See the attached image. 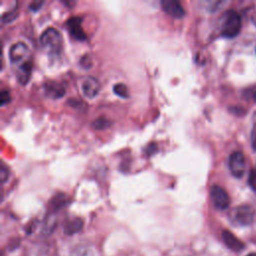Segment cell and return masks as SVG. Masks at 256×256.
<instances>
[{
    "label": "cell",
    "instance_id": "6da1fadb",
    "mask_svg": "<svg viewBox=\"0 0 256 256\" xmlns=\"http://www.w3.org/2000/svg\"><path fill=\"white\" fill-rule=\"evenodd\" d=\"M40 44L43 48H46L50 55L58 56L62 49V36L60 32L53 28H46L39 38Z\"/></svg>",
    "mask_w": 256,
    "mask_h": 256
},
{
    "label": "cell",
    "instance_id": "7a4b0ae2",
    "mask_svg": "<svg viewBox=\"0 0 256 256\" xmlns=\"http://www.w3.org/2000/svg\"><path fill=\"white\" fill-rule=\"evenodd\" d=\"M242 22L239 14L234 10H228L223 14L221 22V35L226 38L236 37L241 30Z\"/></svg>",
    "mask_w": 256,
    "mask_h": 256
},
{
    "label": "cell",
    "instance_id": "3957f363",
    "mask_svg": "<svg viewBox=\"0 0 256 256\" xmlns=\"http://www.w3.org/2000/svg\"><path fill=\"white\" fill-rule=\"evenodd\" d=\"M254 210L249 205H240L230 213V220L238 226H248L253 222Z\"/></svg>",
    "mask_w": 256,
    "mask_h": 256
},
{
    "label": "cell",
    "instance_id": "277c9868",
    "mask_svg": "<svg viewBox=\"0 0 256 256\" xmlns=\"http://www.w3.org/2000/svg\"><path fill=\"white\" fill-rule=\"evenodd\" d=\"M9 59L12 64H17L18 66L29 61V55H30V50L28 46L22 42H16L14 43L10 49H9Z\"/></svg>",
    "mask_w": 256,
    "mask_h": 256
},
{
    "label": "cell",
    "instance_id": "5b68a950",
    "mask_svg": "<svg viewBox=\"0 0 256 256\" xmlns=\"http://www.w3.org/2000/svg\"><path fill=\"white\" fill-rule=\"evenodd\" d=\"M210 196L215 208L219 210H225L228 208L230 204V198L223 187L219 185H213L210 189Z\"/></svg>",
    "mask_w": 256,
    "mask_h": 256
},
{
    "label": "cell",
    "instance_id": "8992f818",
    "mask_svg": "<svg viewBox=\"0 0 256 256\" xmlns=\"http://www.w3.org/2000/svg\"><path fill=\"white\" fill-rule=\"evenodd\" d=\"M231 174L236 178H241L245 172V159L241 152L234 151L229 156L228 161Z\"/></svg>",
    "mask_w": 256,
    "mask_h": 256
},
{
    "label": "cell",
    "instance_id": "52a82bcc",
    "mask_svg": "<svg viewBox=\"0 0 256 256\" xmlns=\"http://www.w3.org/2000/svg\"><path fill=\"white\" fill-rule=\"evenodd\" d=\"M162 10L173 18H182L185 15V10L180 2L176 0H162Z\"/></svg>",
    "mask_w": 256,
    "mask_h": 256
},
{
    "label": "cell",
    "instance_id": "ba28073f",
    "mask_svg": "<svg viewBox=\"0 0 256 256\" xmlns=\"http://www.w3.org/2000/svg\"><path fill=\"white\" fill-rule=\"evenodd\" d=\"M66 26L68 28V31L70 35L75 38L76 40H85L86 34L84 33V30L81 26V20L79 17L74 16L67 20Z\"/></svg>",
    "mask_w": 256,
    "mask_h": 256
},
{
    "label": "cell",
    "instance_id": "9c48e42d",
    "mask_svg": "<svg viewBox=\"0 0 256 256\" xmlns=\"http://www.w3.org/2000/svg\"><path fill=\"white\" fill-rule=\"evenodd\" d=\"M81 90L86 97L93 98L98 94L100 90V83L95 77L88 76L82 81Z\"/></svg>",
    "mask_w": 256,
    "mask_h": 256
},
{
    "label": "cell",
    "instance_id": "30bf717a",
    "mask_svg": "<svg viewBox=\"0 0 256 256\" xmlns=\"http://www.w3.org/2000/svg\"><path fill=\"white\" fill-rule=\"evenodd\" d=\"M222 239L225 245L234 252H240L244 249V244L230 231L223 230L222 231Z\"/></svg>",
    "mask_w": 256,
    "mask_h": 256
},
{
    "label": "cell",
    "instance_id": "8fae6325",
    "mask_svg": "<svg viewBox=\"0 0 256 256\" xmlns=\"http://www.w3.org/2000/svg\"><path fill=\"white\" fill-rule=\"evenodd\" d=\"M44 91L48 97L56 99V98H61L64 95L65 88L63 87L62 84L58 82L47 81L44 84Z\"/></svg>",
    "mask_w": 256,
    "mask_h": 256
},
{
    "label": "cell",
    "instance_id": "7c38bea8",
    "mask_svg": "<svg viewBox=\"0 0 256 256\" xmlns=\"http://www.w3.org/2000/svg\"><path fill=\"white\" fill-rule=\"evenodd\" d=\"M31 71H32V63L30 60L19 65V67L16 71V77H17L18 82L21 85L27 84V82L29 81L30 76H31Z\"/></svg>",
    "mask_w": 256,
    "mask_h": 256
},
{
    "label": "cell",
    "instance_id": "4fadbf2b",
    "mask_svg": "<svg viewBox=\"0 0 256 256\" xmlns=\"http://www.w3.org/2000/svg\"><path fill=\"white\" fill-rule=\"evenodd\" d=\"M83 226V220L81 218H73L71 220H69L64 227V231L66 234L68 235H72L75 234L77 232H79L82 229Z\"/></svg>",
    "mask_w": 256,
    "mask_h": 256
},
{
    "label": "cell",
    "instance_id": "5bb4252c",
    "mask_svg": "<svg viewBox=\"0 0 256 256\" xmlns=\"http://www.w3.org/2000/svg\"><path fill=\"white\" fill-rule=\"evenodd\" d=\"M66 196L63 193H57L49 203V206L52 210H58L66 204Z\"/></svg>",
    "mask_w": 256,
    "mask_h": 256
},
{
    "label": "cell",
    "instance_id": "9a60e30c",
    "mask_svg": "<svg viewBox=\"0 0 256 256\" xmlns=\"http://www.w3.org/2000/svg\"><path fill=\"white\" fill-rule=\"evenodd\" d=\"M113 92L121 98H128L129 97L128 88L124 83H116L113 86Z\"/></svg>",
    "mask_w": 256,
    "mask_h": 256
},
{
    "label": "cell",
    "instance_id": "2e32d148",
    "mask_svg": "<svg viewBox=\"0 0 256 256\" xmlns=\"http://www.w3.org/2000/svg\"><path fill=\"white\" fill-rule=\"evenodd\" d=\"M110 121L104 117H99L97 119H95L92 122V126L97 129V130H102V129H106L110 126Z\"/></svg>",
    "mask_w": 256,
    "mask_h": 256
},
{
    "label": "cell",
    "instance_id": "e0dca14e",
    "mask_svg": "<svg viewBox=\"0 0 256 256\" xmlns=\"http://www.w3.org/2000/svg\"><path fill=\"white\" fill-rule=\"evenodd\" d=\"M55 227V219L54 216H52L51 214L47 215V217L45 218V222H44V231L46 233L51 232Z\"/></svg>",
    "mask_w": 256,
    "mask_h": 256
},
{
    "label": "cell",
    "instance_id": "ac0fdd59",
    "mask_svg": "<svg viewBox=\"0 0 256 256\" xmlns=\"http://www.w3.org/2000/svg\"><path fill=\"white\" fill-rule=\"evenodd\" d=\"M16 17H17V12H16V8H14V9L9 10L6 13L2 14V22L3 23L12 22Z\"/></svg>",
    "mask_w": 256,
    "mask_h": 256
},
{
    "label": "cell",
    "instance_id": "d6986e66",
    "mask_svg": "<svg viewBox=\"0 0 256 256\" xmlns=\"http://www.w3.org/2000/svg\"><path fill=\"white\" fill-rule=\"evenodd\" d=\"M252 146L256 150V112L252 116V131H251Z\"/></svg>",
    "mask_w": 256,
    "mask_h": 256
},
{
    "label": "cell",
    "instance_id": "ffe728a7",
    "mask_svg": "<svg viewBox=\"0 0 256 256\" xmlns=\"http://www.w3.org/2000/svg\"><path fill=\"white\" fill-rule=\"evenodd\" d=\"M248 183L250 187L253 189L254 192H256V170L252 169L249 172V177H248Z\"/></svg>",
    "mask_w": 256,
    "mask_h": 256
},
{
    "label": "cell",
    "instance_id": "44dd1931",
    "mask_svg": "<svg viewBox=\"0 0 256 256\" xmlns=\"http://www.w3.org/2000/svg\"><path fill=\"white\" fill-rule=\"evenodd\" d=\"M10 101H11L10 93L7 90H2V92L0 94V103H1V105L8 104Z\"/></svg>",
    "mask_w": 256,
    "mask_h": 256
},
{
    "label": "cell",
    "instance_id": "7402d4cb",
    "mask_svg": "<svg viewBox=\"0 0 256 256\" xmlns=\"http://www.w3.org/2000/svg\"><path fill=\"white\" fill-rule=\"evenodd\" d=\"M80 65L84 68H89L91 66V58L89 55H83L81 58H80V61H79Z\"/></svg>",
    "mask_w": 256,
    "mask_h": 256
},
{
    "label": "cell",
    "instance_id": "603a6c76",
    "mask_svg": "<svg viewBox=\"0 0 256 256\" xmlns=\"http://www.w3.org/2000/svg\"><path fill=\"white\" fill-rule=\"evenodd\" d=\"M8 175H9V171L8 169L2 165L0 168V179H1V183H4L7 179H8Z\"/></svg>",
    "mask_w": 256,
    "mask_h": 256
},
{
    "label": "cell",
    "instance_id": "cb8c5ba5",
    "mask_svg": "<svg viewBox=\"0 0 256 256\" xmlns=\"http://www.w3.org/2000/svg\"><path fill=\"white\" fill-rule=\"evenodd\" d=\"M157 151V146L155 143H150L146 148H145V154L147 156H151Z\"/></svg>",
    "mask_w": 256,
    "mask_h": 256
},
{
    "label": "cell",
    "instance_id": "d4e9b609",
    "mask_svg": "<svg viewBox=\"0 0 256 256\" xmlns=\"http://www.w3.org/2000/svg\"><path fill=\"white\" fill-rule=\"evenodd\" d=\"M43 3H44L43 1H33L29 4V9L32 11H37L38 9H40Z\"/></svg>",
    "mask_w": 256,
    "mask_h": 256
},
{
    "label": "cell",
    "instance_id": "484cf974",
    "mask_svg": "<svg viewBox=\"0 0 256 256\" xmlns=\"http://www.w3.org/2000/svg\"><path fill=\"white\" fill-rule=\"evenodd\" d=\"M251 20H252V22H253V24H254V26L256 27V12L252 15V18H251Z\"/></svg>",
    "mask_w": 256,
    "mask_h": 256
},
{
    "label": "cell",
    "instance_id": "4316f807",
    "mask_svg": "<svg viewBox=\"0 0 256 256\" xmlns=\"http://www.w3.org/2000/svg\"><path fill=\"white\" fill-rule=\"evenodd\" d=\"M246 256H256V253H250V254H248Z\"/></svg>",
    "mask_w": 256,
    "mask_h": 256
},
{
    "label": "cell",
    "instance_id": "83f0119b",
    "mask_svg": "<svg viewBox=\"0 0 256 256\" xmlns=\"http://www.w3.org/2000/svg\"><path fill=\"white\" fill-rule=\"evenodd\" d=\"M253 98H254V99H255V100H256V93H255V94H254V95H253Z\"/></svg>",
    "mask_w": 256,
    "mask_h": 256
}]
</instances>
